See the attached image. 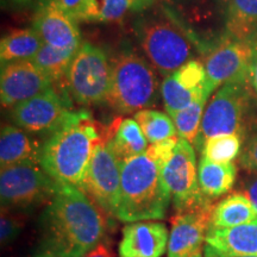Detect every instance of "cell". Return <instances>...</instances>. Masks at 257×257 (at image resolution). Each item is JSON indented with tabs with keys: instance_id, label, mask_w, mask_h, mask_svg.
<instances>
[{
	"instance_id": "1",
	"label": "cell",
	"mask_w": 257,
	"mask_h": 257,
	"mask_svg": "<svg viewBox=\"0 0 257 257\" xmlns=\"http://www.w3.org/2000/svg\"><path fill=\"white\" fill-rule=\"evenodd\" d=\"M100 210L82 189L59 182L40 217L32 257H85L105 234Z\"/></svg>"
},
{
	"instance_id": "2",
	"label": "cell",
	"mask_w": 257,
	"mask_h": 257,
	"mask_svg": "<svg viewBox=\"0 0 257 257\" xmlns=\"http://www.w3.org/2000/svg\"><path fill=\"white\" fill-rule=\"evenodd\" d=\"M100 128L87 110L69 111L38 150V162L55 181L82 188Z\"/></svg>"
},
{
	"instance_id": "3",
	"label": "cell",
	"mask_w": 257,
	"mask_h": 257,
	"mask_svg": "<svg viewBox=\"0 0 257 257\" xmlns=\"http://www.w3.org/2000/svg\"><path fill=\"white\" fill-rule=\"evenodd\" d=\"M172 200L162 166L147 152L121 161L117 219L124 223L163 219Z\"/></svg>"
},
{
	"instance_id": "4",
	"label": "cell",
	"mask_w": 257,
	"mask_h": 257,
	"mask_svg": "<svg viewBox=\"0 0 257 257\" xmlns=\"http://www.w3.org/2000/svg\"><path fill=\"white\" fill-rule=\"evenodd\" d=\"M157 85L155 74L146 60L131 53L124 54L112 67L106 101L120 113L138 112L155 101Z\"/></svg>"
},
{
	"instance_id": "5",
	"label": "cell",
	"mask_w": 257,
	"mask_h": 257,
	"mask_svg": "<svg viewBox=\"0 0 257 257\" xmlns=\"http://www.w3.org/2000/svg\"><path fill=\"white\" fill-rule=\"evenodd\" d=\"M59 182L48 174L38 161H24L2 168L0 199L8 210L28 208L48 204Z\"/></svg>"
},
{
	"instance_id": "6",
	"label": "cell",
	"mask_w": 257,
	"mask_h": 257,
	"mask_svg": "<svg viewBox=\"0 0 257 257\" xmlns=\"http://www.w3.org/2000/svg\"><path fill=\"white\" fill-rule=\"evenodd\" d=\"M246 80L230 81L221 86L204 111L195 146L202 148L208 138L237 134L243 137L251 100Z\"/></svg>"
},
{
	"instance_id": "7",
	"label": "cell",
	"mask_w": 257,
	"mask_h": 257,
	"mask_svg": "<svg viewBox=\"0 0 257 257\" xmlns=\"http://www.w3.org/2000/svg\"><path fill=\"white\" fill-rule=\"evenodd\" d=\"M112 67L100 48L82 43L72 62L66 78L70 95L76 102L93 105L106 101L110 91Z\"/></svg>"
},
{
	"instance_id": "8",
	"label": "cell",
	"mask_w": 257,
	"mask_h": 257,
	"mask_svg": "<svg viewBox=\"0 0 257 257\" xmlns=\"http://www.w3.org/2000/svg\"><path fill=\"white\" fill-rule=\"evenodd\" d=\"M140 41L144 53L163 75L168 76L187 63L192 47L186 35L168 21H149L141 25Z\"/></svg>"
},
{
	"instance_id": "9",
	"label": "cell",
	"mask_w": 257,
	"mask_h": 257,
	"mask_svg": "<svg viewBox=\"0 0 257 257\" xmlns=\"http://www.w3.org/2000/svg\"><path fill=\"white\" fill-rule=\"evenodd\" d=\"M121 160L106 140L95 147L89 163L82 191L107 216L117 217L120 199Z\"/></svg>"
},
{
	"instance_id": "10",
	"label": "cell",
	"mask_w": 257,
	"mask_h": 257,
	"mask_svg": "<svg viewBox=\"0 0 257 257\" xmlns=\"http://www.w3.org/2000/svg\"><path fill=\"white\" fill-rule=\"evenodd\" d=\"M162 173L176 213L194 210L211 202V199L200 189L195 152L188 141L179 138L172 156L163 166Z\"/></svg>"
},
{
	"instance_id": "11",
	"label": "cell",
	"mask_w": 257,
	"mask_h": 257,
	"mask_svg": "<svg viewBox=\"0 0 257 257\" xmlns=\"http://www.w3.org/2000/svg\"><path fill=\"white\" fill-rule=\"evenodd\" d=\"M256 51V46L236 38L225 41L212 51L204 63L208 94L230 81L246 80Z\"/></svg>"
},
{
	"instance_id": "12",
	"label": "cell",
	"mask_w": 257,
	"mask_h": 257,
	"mask_svg": "<svg viewBox=\"0 0 257 257\" xmlns=\"http://www.w3.org/2000/svg\"><path fill=\"white\" fill-rule=\"evenodd\" d=\"M51 80L32 61L18 60L3 64L0 99L4 107H15L51 88Z\"/></svg>"
},
{
	"instance_id": "13",
	"label": "cell",
	"mask_w": 257,
	"mask_h": 257,
	"mask_svg": "<svg viewBox=\"0 0 257 257\" xmlns=\"http://www.w3.org/2000/svg\"><path fill=\"white\" fill-rule=\"evenodd\" d=\"M70 111V101L53 87L11 108V119L31 133H49Z\"/></svg>"
},
{
	"instance_id": "14",
	"label": "cell",
	"mask_w": 257,
	"mask_h": 257,
	"mask_svg": "<svg viewBox=\"0 0 257 257\" xmlns=\"http://www.w3.org/2000/svg\"><path fill=\"white\" fill-rule=\"evenodd\" d=\"M214 205L210 204L185 212H178L172 220L168 257H192L202 252L210 229Z\"/></svg>"
},
{
	"instance_id": "15",
	"label": "cell",
	"mask_w": 257,
	"mask_h": 257,
	"mask_svg": "<svg viewBox=\"0 0 257 257\" xmlns=\"http://www.w3.org/2000/svg\"><path fill=\"white\" fill-rule=\"evenodd\" d=\"M34 29L44 44L50 47L78 50L81 46L75 21L64 11L59 0L42 3L35 15Z\"/></svg>"
},
{
	"instance_id": "16",
	"label": "cell",
	"mask_w": 257,
	"mask_h": 257,
	"mask_svg": "<svg viewBox=\"0 0 257 257\" xmlns=\"http://www.w3.org/2000/svg\"><path fill=\"white\" fill-rule=\"evenodd\" d=\"M169 232L157 221H135L125 225L118 245L119 257H161L168 250Z\"/></svg>"
},
{
	"instance_id": "17",
	"label": "cell",
	"mask_w": 257,
	"mask_h": 257,
	"mask_svg": "<svg viewBox=\"0 0 257 257\" xmlns=\"http://www.w3.org/2000/svg\"><path fill=\"white\" fill-rule=\"evenodd\" d=\"M205 255L257 257V219L229 229H208Z\"/></svg>"
},
{
	"instance_id": "18",
	"label": "cell",
	"mask_w": 257,
	"mask_h": 257,
	"mask_svg": "<svg viewBox=\"0 0 257 257\" xmlns=\"http://www.w3.org/2000/svg\"><path fill=\"white\" fill-rule=\"evenodd\" d=\"M105 137L121 161L146 153L149 143L135 118L115 119Z\"/></svg>"
},
{
	"instance_id": "19",
	"label": "cell",
	"mask_w": 257,
	"mask_h": 257,
	"mask_svg": "<svg viewBox=\"0 0 257 257\" xmlns=\"http://www.w3.org/2000/svg\"><path fill=\"white\" fill-rule=\"evenodd\" d=\"M237 176L234 163H218L201 156L198 167V178L201 192L214 199L226 194L233 187Z\"/></svg>"
},
{
	"instance_id": "20",
	"label": "cell",
	"mask_w": 257,
	"mask_h": 257,
	"mask_svg": "<svg viewBox=\"0 0 257 257\" xmlns=\"http://www.w3.org/2000/svg\"><path fill=\"white\" fill-rule=\"evenodd\" d=\"M257 219V211L242 193H233L214 205L211 216L212 229H229Z\"/></svg>"
},
{
	"instance_id": "21",
	"label": "cell",
	"mask_w": 257,
	"mask_h": 257,
	"mask_svg": "<svg viewBox=\"0 0 257 257\" xmlns=\"http://www.w3.org/2000/svg\"><path fill=\"white\" fill-rule=\"evenodd\" d=\"M38 150L24 131L14 125H3L0 134V166L4 167L38 161Z\"/></svg>"
},
{
	"instance_id": "22",
	"label": "cell",
	"mask_w": 257,
	"mask_h": 257,
	"mask_svg": "<svg viewBox=\"0 0 257 257\" xmlns=\"http://www.w3.org/2000/svg\"><path fill=\"white\" fill-rule=\"evenodd\" d=\"M227 28L233 38L257 47V0H229Z\"/></svg>"
},
{
	"instance_id": "23",
	"label": "cell",
	"mask_w": 257,
	"mask_h": 257,
	"mask_svg": "<svg viewBox=\"0 0 257 257\" xmlns=\"http://www.w3.org/2000/svg\"><path fill=\"white\" fill-rule=\"evenodd\" d=\"M43 44L44 42L35 29H22L10 32L0 42L2 64L31 59Z\"/></svg>"
},
{
	"instance_id": "24",
	"label": "cell",
	"mask_w": 257,
	"mask_h": 257,
	"mask_svg": "<svg viewBox=\"0 0 257 257\" xmlns=\"http://www.w3.org/2000/svg\"><path fill=\"white\" fill-rule=\"evenodd\" d=\"M135 119L140 124L144 136L150 144L178 136L172 117L161 111L141 110L135 113Z\"/></svg>"
},
{
	"instance_id": "25",
	"label": "cell",
	"mask_w": 257,
	"mask_h": 257,
	"mask_svg": "<svg viewBox=\"0 0 257 257\" xmlns=\"http://www.w3.org/2000/svg\"><path fill=\"white\" fill-rule=\"evenodd\" d=\"M161 94H162L165 107L169 115L187 108L189 105L202 96H210L206 92L194 91L186 87L181 82L178 81L174 74L166 76L161 85Z\"/></svg>"
},
{
	"instance_id": "26",
	"label": "cell",
	"mask_w": 257,
	"mask_h": 257,
	"mask_svg": "<svg viewBox=\"0 0 257 257\" xmlns=\"http://www.w3.org/2000/svg\"><path fill=\"white\" fill-rule=\"evenodd\" d=\"M75 53V49H57L43 44L30 60L54 81L66 75Z\"/></svg>"
},
{
	"instance_id": "27",
	"label": "cell",
	"mask_w": 257,
	"mask_h": 257,
	"mask_svg": "<svg viewBox=\"0 0 257 257\" xmlns=\"http://www.w3.org/2000/svg\"><path fill=\"white\" fill-rule=\"evenodd\" d=\"M207 99V96H202L185 110L170 115L175 124L178 136L188 141L191 144H195L199 133H200L202 117H204V107Z\"/></svg>"
},
{
	"instance_id": "28",
	"label": "cell",
	"mask_w": 257,
	"mask_h": 257,
	"mask_svg": "<svg viewBox=\"0 0 257 257\" xmlns=\"http://www.w3.org/2000/svg\"><path fill=\"white\" fill-rule=\"evenodd\" d=\"M134 0H87L80 19L88 22H117L128 9H133Z\"/></svg>"
},
{
	"instance_id": "29",
	"label": "cell",
	"mask_w": 257,
	"mask_h": 257,
	"mask_svg": "<svg viewBox=\"0 0 257 257\" xmlns=\"http://www.w3.org/2000/svg\"><path fill=\"white\" fill-rule=\"evenodd\" d=\"M242 136L237 134L211 137L202 144L201 156L218 163H231L239 155Z\"/></svg>"
},
{
	"instance_id": "30",
	"label": "cell",
	"mask_w": 257,
	"mask_h": 257,
	"mask_svg": "<svg viewBox=\"0 0 257 257\" xmlns=\"http://www.w3.org/2000/svg\"><path fill=\"white\" fill-rule=\"evenodd\" d=\"M22 221L12 213L11 210L3 208L0 217V240L3 245L14 242L22 231Z\"/></svg>"
},
{
	"instance_id": "31",
	"label": "cell",
	"mask_w": 257,
	"mask_h": 257,
	"mask_svg": "<svg viewBox=\"0 0 257 257\" xmlns=\"http://www.w3.org/2000/svg\"><path fill=\"white\" fill-rule=\"evenodd\" d=\"M179 136L168 138V140L162 141V142L152 144V146L148 147L147 153L153 157L154 160L157 161L161 166L166 165V162L170 159L173 152H174L176 144L179 142Z\"/></svg>"
},
{
	"instance_id": "32",
	"label": "cell",
	"mask_w": 257,
	"mask_h": 257,
	"mask_svg": "<svg viewBox=\"0 0 257 257\" xmlns=\"http://www.w3.org/2000/svg\"><path fill=\"white\" fill-rule=\"evenodd\" d=\"M240 166L250 173H257V134L250 138L240 155Z\"/></svg>"
},
{
	"instance_id": "33",
	"label": "cell",
	"mask_w": 257,
	"mask_h": 257,
	"mask_svg": "<svg viewBox=\"0 0 257 257\" xmlns=\"http://www.w3.org/2000/svg\"><path fill=\"white\" fill-rule=\"evenodd\" d=\"M59 2L64 11L75 21L81 17L87 0H59Z\"/></svg>"
},
{
	"instance_id": "34",
	"label": "cell",
	"mask_w": 257,
	"mask_h": 257,
	"mask_svg": "<svg viewBox=\"0 0 257 257\" xmlns=\"http://www.w3.org/2000/svg\"><path fill=\"white\" fill-rule=\"evenodd\" d=\"M240 193L248 198V200L257 211V173H252V175L243 182Z\"/></svg>"
},
{
	"instance_id": "35",
	"label": "cell",
	"mask_w": 257,
	"mask_h": 257,
	"mask_svg": "<svg viewBox=\"0 0 257 257\" xmlns=\"http://www.w3.org/2000/svg\"><path fill=\"white\" fill-rule=\"evenodd\" d=\"M246 82H248L250 91L257 96V51L251 63H250L248 75H246Z\"/></svg>"
},
{
	"instance_id": "36",
	"label": "cell",
	"mask_w": 257,
	"mask_h": 257,
	"mask_svg": "<svg viewBox=\"0 0 257 257\" xmlns=\"http://www.w3.org/2000/svg\"><path fill=\"white\" fill-rule=\"evenodd\" d=\"M85 257H113V253L105 244H99L92 251H89Z\"/></svg>"
},
{
	"instance_id": "37",
	"label": "cell",
	"mask_w": 257,
	"mask_h": 257,
	"mask_svg": "<svg viewBox=\"0 0 257 257\" xmlns=\"http://www.w3.org/2000/svg\"><path fill=\"white\" fill-rule=\"evenodd\" d=\"M157 0H134L133 3V10L134 11H143L152 6L153 4H155Z\"/></svg>"
},
{
	"instance_id": "38",
	"label": "cell",
	"mask_w": 257,
	"mask_h": 257,
	"mask_svg": "<svg viewBox=\"0 0 257 257\" xmlns=\"http://www.w3.org/2000/svg\"><path fill=\"white\" fill-rule=\"evenodd\" d=\"M12 2H15V3H19V4H24V3L30 2V0H12Z\"/></svg>"
},
{
	"instance_id": "39",
	"label": "cell",
	"mask_w": 257,
	"mask_h": 257,
	"mask_svg": "<svg viewBox=\"0 0 257 257\" xmlns=\"http://www.w3.org/2000/svg\"><path fill=\"white\" fill-rule=\"evenodd\" d=\"M192 257H202V252L198 253V255H195V256H192Z\"/></svg>"
},
{
	"instance_id": "40",
	"label": "cell",
	"mask_w": 257,
	"mask_h": 257,
	"mask_svg": "<svg viewBox=\"0 0 257 257\" xmlns=\"http://www.w3.org/2000/svg\"><path fill=\"white\" fill-rule=\"evenodd\" d=\"M205 257H210V256H206V255H205Z\"/></svg>"
},
{
	"instance_id": "41",
	"label": "cell",
	"mask_w": 257,
	"mask_h": 257,
	"mask_svg": "<svg viewBox=\"0 0 257 257\" xmlns=\"http://www.w3.org/2000/svg\"><path fill=\"white\" fill-rule=\"evenodd\" d=\"M250 257H251V256H250Z\"/></svg>"
}]
</instances>
